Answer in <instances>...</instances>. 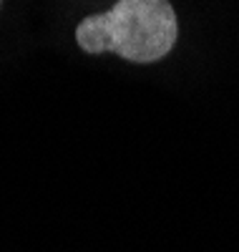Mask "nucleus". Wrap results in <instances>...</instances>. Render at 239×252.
Returning a JSON list of instances; mask_svg holds the SVG:
<instances>
[{
    "label": "nucleus",
    "mask_w": 239,
    "mask_h": 252,
    "mask_svg": "<svg viewBox=\"0 0 239 252\" xmlns=\"http://www.w3.org/2000/svg\"><path fill=\"white\" fill-rule=\"evenodd\" d=\"M177 35V13L164 0H121L108 13L83 18L76 28V40L86 53L114 51L134 63L164 58Z\"/></svg>",
    "instance_id": "1"
}]
</instances>
